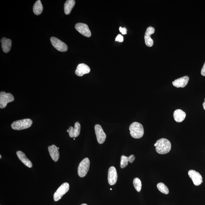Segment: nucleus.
<instances>
[{
	"label": "nucleus",
	"instance_id": "obj_1",
	"mask_svg": "<svg viewBox=\"0 0 205 205\" xmlns=\"http://www.w3.org/2000/svg\"><path fill=\"white\" fill-rule=\"evenodd\" d=\"M156 152L160 154H165L170 152L171 148V145L168 139L161 138L158 140L155 144Z\"/></svg>",
	"mask_w": 205,
	"mask_h": 205
},
{
	"label": "nucleus",
	"instance_id": "obj_2",
	"mask_svg": "<svg viewBox=\"0 0 205 205\" xmlns=\"http://www.w3.org/2000/svg\"><path fill=\"white\" fill-rule=\"evenodd\" d=\"M130 134L133 138L139 139L143 136L144 134V129L143 125L138 122L132 123L129 127Z\"/></svg>",
	"mask_w": 205,
	"mask_h": 205
},
{
	"label": "nucleus",
	"instance_id": "obj_3",
	"mask_svg": "<svg viewBox=\"0 0 205 205\" xmlns=\"http://www.w3.org/2000/svg\"><path fill=\"white\" fill-rule=\"evenodd\" d=\"M32 123V120L30 118L18 120L13 122L11 127L13 129L15 130H22L31 127Z\"/></svg>",
	"mask_w": 205,
	"mask_h": 205
},
{
	"label": "nucleus",
	"instance_id": "obj_4",
	"mask_svg": "<svg viewBox=\"0 0 205 205\" xmlns=\"http://www.w3.org/2000/svg\"><path fill=\"white\" fill-rule=\"evenodd\" d=\"M90 162L88 158H86L81 162L78 167V174L81 177H85L89 170Z\"/></svg>",
	"mask_w": 205,
	"mask_h": 205
},
{
	"label": "nucleus",
	"instance_id": "obj_5",
	"mask_svg": "<svg viewBox=\"0 0 205 205\" xmlns=\"http://www.w3.org/2000/svg\"><path fill=\"white\" fill-rule=\"evenodd\" d=\"M14 100V96L11 93L1 92H0V108H4L9 103L13 102Z\"/></svg>",
	"mask_w": 205,
	"mask_h": 205
},
{
	"label": "nucleus",
	"instance_id": "obj_6",
	"mask_svg": "<svg viewBox=\"0 0 205 205\" xmlns=\"http://www.w3.org/2000/svg\"><path fill=\"white\" fill-rule=\"evenodd\" d=\"M69 190V183L67 182L63 183L54 194V201H57L60 200L63 196L67 193Z\"/></svg>",
	"mask_w": 205,
	"mask_h": 205
},
{
	"label": "nucleus",
	"instance_id": "obj_7",
	"mask_svg": "<svg viewBox=\"0 0 205 205\" xmlns=\"http://www.w3.org/2000/svg\"><path fill=\"white\" fill-rule=\"evenodd\" d=\"M50 41L54 47L61 52H65L68 50V46L66 44L57 38L52 37Z\"/></svg>",
	"mask_w": 205,
	"mask_h": 205
},
{
	"label": "nucleus",
	"instance_id": "obj_8",
	"mask_svg": "<svg viewBox=\"0 0 205 205\" xmlns=\"http://www.w3.org/2000/svg\"><path fill=\"white\" fill-rule=\"evenodd\" d=\"M188 174L195 186H199L202 182V177L198 172L194 170H190L188 172Z\"/></svg>",
	"mask_w": 205,
	"mask_h": 205
},
{
	"label": "nucleus",
	"instance_id": "obj_9",
	"mask_svg": "<svg viewBox=\"0 0 205 205\" xmlns=\"http://www.w3.org/2000/svg\"><path fill=\"white\" fill-rule=\"evenodd\" d=\"M75 28L77 31L84 36L87 37H91V32L87 24L82 23H77L75 25Z\"/></svg>",
	"mask_w": 205,
	"mask_h": 205
},
{
	"label": "nucleus",
	"instance_id": "obj_10",
	"mask_svg": "<svg viewBox=\"0 0 205 205\" xmlns=\"http://www.w3.org/2000/svg\"><path fill=\"white\" fill-rule=\"evenodd\" d=\"M95 131L98 143L100 144L103 143L106 139V134L103 129L101 126L99 124L95 125Z\"/></svg>",
	"mask_w": 205,
	"mask_h": 205
},
{
	"label": "nucleus",
	"instance_id": "obj_11",
	"mask_svg": "<svg viewBox=\"0 0 205 205\" xmlns=\"http://www.w3.org/2000/svg\"><path fill=\"white\" fill-rule=\"evenodd\" d=\"M118 173L116 168L114 166L109 168L108 172V181L109 184L113 186L116 184L118 180Z\"/></svg>",
	"mask_w": 205,
	"mask_h": 205
},
{
	"label": "nucleus",
	"instance_id": "obj_12",
	"mask_svg": "<svg viewBox=\"0 0 205 205\" xmlns=\"http://www.w3.org/2000/svg\"><path fill=\"white\" fill-rule=\"evenodd\" d=\"M155 30L153 27L150 26L148 27L145 31V44L147 46L152 47L153 45L154 42L151 38V35L155 33Z\"/></svg>",
	"mask_w": 205,
	"mask_h": 205
},
{
	"label": "nucleus",
	"instance_id": "obj_13",
	"mask_svg": "<svg viewBox=\"0 0 205 205\" xmlns=\"http://www.w3.org/2000/svg\"><path fill=\"white\" fill-rule=\"evenodd\" d=\"M91 71L90 68L85 64H80L77 66L75 71V74L79 76H82L84 75L90 73Z\"/></svg>",
	"mask_w": 205,
	"mask_h": 205
},
{
	"label": "nucleus",
	"instance_id": "obj_14",
	"mask_svg": "<svg viewBox=\"0 0 205 205\" xmlns=\"http://www.w3.org/2000/svg\"><path fill=\"white\" fill-rule=\"evenodd\" d=\"M74 128L73 127H70L69 130V136L71 138H76L80 134L81 131V125L78 122H76L75 124Z\"/></svg>",
	"mask_w": 205,
	"mask_h": 205
},
{
	"label": "nucleus",
	"instance_id": "obj_15",
	"mask_svg": "<svg viewBox=\"0 0 205 205\" xmlns=\"http://www.w3.org/2000/svg\"><path fill=\"white\" fill-rule=\"evenodd\" d=\"M189 78L188 76H184L177 79L172 82L174 86L177 88L184 87L187 84Z\"/></svg>",
	"mask_w": 205,
	"mask_h": 205
},
{
	"label": "nucleus",
	"instance_id": "obj_16",
	"mask_svg": "<svg viewBox=\"0 0 205 205\" xmlns=\"http://www.w3.org/2000/svg\"><path fill=\"white\" fill-rule=\"evenodd\" d=\"M48 150L53 160L55 162L58 161L59 157L58 147L55 145H53L51 146H48Z\"/></svg>",
	"mask_w": 205,
	"mask_h": 205
},
{
	"label": "nucleus",
	"instance_id": "obj_17",
	"mask_svg": "<svg viewBox=\"0 0 205 205\" xmlns=\"http://www.w3.org/2000/svg\"><path fill=\"white\" fill-rule=\"evenodd\" d=\"M18 157L24 165L28 168H31L32 166V163L27 158L26 155L21 151H18L17 152Z\"/></svg>",
	"mask_w": 205,
	"mask_h": 205
},
{
	"label": "nucleus",
	"instance_id": "obj_18",
	"mask_svg": "<svg viewBox=\"0 0 205 205\" xmlns=\"http://www.w3.org/2000/svg\"><path fill=\"white\" fill-rule=\"evenodd\" d=\"M2 48L5 53L9 52L12 46V40L10 39L3 37L1 39Z\"/></svg>",
	"mask_w": 205,
	"mask_h": 205
},
{
	"label": "nucleus",
	"instance_id": "obj_19",
	"mask_svg": "<svg viewBox=\"0 0 205 205\" xmlns=\"http://www.w3.org/2000/svg\"><path fill=\"white\" fill-rule=\"evenodd\" d=\"M173 116L176 122H181L183 121L186 118V113L181 109H178L174 111Z\"/></svg>",
	"mask_w": 205,
	"mask_h": 205
},
{
	"label": "nucleus",
	"instance_id": "obj_20",
	"mask_svg": "<svg viewBox=\"0 0 205 205\" xmlns=\"http://www.w3.org/2000/svg\"><path fill=\"white\" fill-rule=\"evenodd\" d=\"M75 1L74 0H68L64 4V12L66 15H69L74 7Z\"/></svg>",
	"mask_w": 205,
	"mask_h": 205
},
{
	"label": "nucleus",
	"instance_id": "obj_21",
	"mask_svg": "<svg viewBox=\"0 0 205 205\" xmlns=\"http://www.w3.org/2000/svg\"><path fill=\"white\" fill-rule=\"evenodd\" d=\"M43 10V6L40 0H38L34 4L33 10L35 15H38L42 13Z\"/></svg>",
	"mask_w": 205,
	"mask_h": 205
},
{
	"label": "nucleus",
	"instance_id": "obj_22",
	"mask_svg": "<svg viewBox=\"0 0 205 205\" xmlns=\"http://www.w3.org/2000/svg\"><path fill=\"white\" fill-rule=\"evenodd\" d=\"M157 187L162 193L167 195L169 193L168 188L163 183L160 182L158 183L157 185Z\"/></svg>",
	"mask_w": 205,
	"mask_h": 205
},
{
	"label": "nucleus",
	"instance_id": "obj_23",
	"mask_svg": "<svg viewBox=\"0 0 205 205\" xmlns=\"http://www.w3.org/2000/svg\"><path fill=\"white\" fill-rule=\"evenodd\" d=\"M133 184L135 189L138 192H140L142 188V183L141 180L138 178H135L133 181Z\"/></svg>",
	"mask_w": 205,
	"mask_h": 205
},
{
	"label": "nucleus",
	"instance_id": "obj_24",
	"mask_svg": "<svg viewBox=\"0 0 205 205\" xmlns=\"http://www.w3.org/2000/svg\"><path fill=\"white\" fill-rule=\"evenodd\" d=\"M128 157L125 155H122L121 157L120 166L122 168H124L128 165Z\"/></svg>",
	"mask_w": 205,
	"mask_h": 205
},
{
	"label": "nucleus",
	"instance_id": "obj_25",
	"mask_svg": "<svg viewBox=\"0 0 205 205\" xmlns=\"http://www.w3.org/2000/svg\"><path fill=\"white\" fill-rule=\"evenodd\" d=\"M115 40H116V42H123L124 41V37L122 36L121 35H120V34H118V35L116 37Z\"/></svg>",
	"mask_w": 205,
	"mask_h": 205
},
{
	"label": "nucleus",
	"instance_id": "obj_26",
	"mask_svg": "<svg viewBox=\"0 0 205 205\" xmlns=\"http://www.w3.org/2000/svg\"><path fill=\"white\" fill-rule=\"evenodd\" d=\"M135 159V156L134 155H132L128 157V160L129 163H132L134 162Z\"/></svg>",
	"mask_w": 205,
	"mask_h": 205
},
{
	"label": "nucleus",
	"instance_id": "obj_27",
	"mask_svg": "<svg viewBox=\"0 0 205 205\" xmlns=\"http://www.w3.org/2000/svg\"><path fill=\"white\" fill-rule=\"evenodd\" d=\"M119 30L123 35H125V34H127V29L125 28H122V27H120Z\"/></svg>",
	"mask_w": 205,
	"mask_h": 205
},
{
	"label": "nucleus",
	"instance_id": "obj_28",
	"mask_svg": "<svg viewBox=\"0 0 205 205\" xmlns=\"http://www.w3.org/2000/svg\"><path fill=\"white\" fill-rule=\"evenodd\" d=\"M201 74L203 76H205V62L201 70Z\"/></svg>",
	"mask_w": 205,
	"mask_h": 205
},
{
	"label": "nucleus",
	"instance_id": "obj_29",
	"mask_svg": "<svg viewBox=\"0 0 205 205\" xmlns=\"http://www.w3.org/2000/svg\"><path fill=\"white\" fill-rule=\"evenodd\" d=\"M203 108H204V110H205V98L204 100V102L203 103Z\"/></svg>",
	"mask_w": 205,
	"mask_h": 205
},
{
	"label": "nucleus",
	"instance_id": "obj_30",
	"mask_svg": "<svg viewBox=\"0 0 205 205\" xmlns=\"http://www.w3.org/2000/svg\"><path fill=\"white\" fill-rule=\"evenodd\" d=\"M81 205H88L87 204H82Z\"/></svg>",
	"mask_w": 205,
	"mask_h": 205
},
{
	"label": "nucleus",
	"instance_id": "obj_31",
	"mask_svg": "<svg viewBox=\"0 0 205 205\" xmlns=\"http://www.w3.org/2000/svg\"><path fill=\"white\" fill-rule=\"evenodd\" d=\"M67 132L68 133L69 132V130H68V129L67 130Z\"/></svg>",
	"mask_w": 205,
	"mask_h": 205
},
{
	"label": "nucleus",
	"instance_id": "obj_32",
	"mask_svg": "<svg viewBox=\"0 0 205 205\" xmlns=\"http://www.w3.org/2000/svg\"><path fill=\"white\" fill-rule=\"evenodd\" d=\"M1 157H2L1 155H0V159H1Z\"/></svg>",
	"mask_w": 205,
	"mask_h": 205
},
{
	"label": "nucleus",
	"instance_id": "obj_33",
	"mask_svg": "<svg viewBox=\"0 0 205 205\" xmlns=\"http://www.w3.org/2000/svg\"><path fill=\"white\" fill-rule=\"evenodd\" d=\"M110 190H112V188H111V189H110Z\"/></svg>",
	"mask_w": 205,
	"mask_h": 205
}]
</instances>
